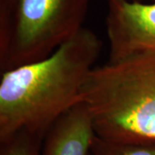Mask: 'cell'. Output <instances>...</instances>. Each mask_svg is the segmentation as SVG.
Returning <instances> with one entry per match:
<instances>
[{
	"mask_svg": "<svg viewBox=\"0 0 155 155\" xmlns=\"http://www.w3.org/2000/svg\"><path fill=\"white\" fill-rule=\"evenodd\" d=\"M91 0H0L1 72L41 61L83 28Z\"/></svg>",
	"mask_w": 155,
	"mask_h": 155,
	"instance_id": "obj_3",
	"label": "cell"
},
{
	"mask_svg": "<svg viewBox=\"0 0 155 155\" xmlns=\"http://www.w3.org/2000/svg\"><path fill=\"white\" fill-rule=\"evenodd\" d=\"M42 139L21 131L4 141H0V155H40Z\"/></svg>",
	"mask_w": 155,
	"mask_h": 155,
	"instance_id": "obj_7",
	"label": "cell"
},
{
	"mask_svg": "<svg viewBox=\"0 0 155 155\" xmlns=\"http://www.w3.org/2000/svg\"><path fill=\"white\" fill-rule=\"evenodd\" d=\"M151 2H155V0H151Z\"/></svg>",
	"mask_w": 155,
	"mask_h": 155,
	"instance_id": "obj_9",
	"label": "cell"
},
{
	"mask_svg": "<svg viewBox=\"0 0 155 155\" xmlns=\"http://www.w3.org/2000/svg\"><path fill=\"white\" fill-rule=\"evenodd\" d=\"M95 136L91 114L81 101L54 123L40 155H89Z\"/></svg>",
	"mask_w": 155,
	"mask_h": 155,
	"instance_id": "obj_5",
	"label": "cell"
},
{
	"mask_svg": "<svg viewBox=\"0 0 155 155\" xmlns=\"http://www.w3.org/2000/svg\"><path fill=\"white\" fill-rule=\"evenodd\" d=\"M82 101L100 138L155 140V53L95 67L84 84Z\"/></svg>",
	"mask_w": 155,
	"mask_h": 155,
	"instance_id": "obj_2",
	"label": "cell"
},
{
	"mask_svg": "<svg viewBox=\"0 0 155 155\" xmlns=\"http://www.w3.org/2000/svg\"><path fill=\"white\" fill-rule=\"evenodd\" d=\"M110 60L155 53V2L107 0Z\"/></svg>",
	"mask_w": 155,
	"mask_h": 155,
	"instance_id": "obj_4",
	"label": "cell"
},
{
	"mask_svg": "<svg viewBox=\"0 0 155 155\" xmlns=\"http://www.w3.org/2000/svg\"><path fill=\"white\" fill-rule=\"evenodd\" d=\"M92 155H155V140L111 141L95 136Z\"/></svg>",
	"mask_w": 155,
	"mask_h": 155,
	"instance_id": "obj_6",
	"label": "cell"
},
{
	"mask_svg": "<svg viewBox=\"0 0 155 155\" xmlns=\"http://www.w3.org/2000/svg\"><path fill=\"white\" fill-rule=\"evenodd\" d=\"M89 155H92V154H91V153H90V154H89Z\"/></svg>",
	"mask_w": 155,
	"mask_h": 155,
	"instance_id": "obj_10",
	"label": "cell"
},
{
	"mask_svg": "<svg viewBox=\"0 0 155 155\" xmlns=\"http://www.w3.org/2000/svg\"><path fill=\"white\" fill-rule=\"evenodd\" d=\"M102 48L97 35L83 27L48 57L1 72L0 141L21 131L43 140L82 101Z\"/></svg>",
	"mask_w": 155,
	"mask_h": 155,
	"instance_id": "obj_1",
	"label": "cell"
},
{
	"mask_svg": "<svg viewBox=\"0 0 155 155\" xmlns=\"http://www.w3.org/2000/svg\"><path fill=\"white\" fill-rule=\"evenodd\" d=\"M131 1H142V0H131Z\"/></svg>",
	"mask_w": 155,
	"mask_h": 155,
	"instance_id": "obj_8",
	"label": "cell"
}]
</instances>
